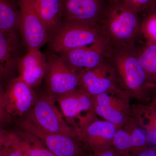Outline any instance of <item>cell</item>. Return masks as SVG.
<instances>
[{
    "mask_svg": "<svg viewBox=\"0 0 156 156\" xmlns=\"http://www.w3.org/2000/svg\"><path fill=\"white\" fill-rule=\"evenodd\" d=\"M10 118L6 108L5 90L0 83V127Z\"/></svg>",
    "mask_w": 156,
    "mask_h": 156,
    "instance_id": "484cf974",
    "label": "cell"
},
{
    "mask_svg": "<svg viewBox=\"0 0 156 156\" xmlns=\"http://www.w3.org/2000/svg\"><path fill=\"white\" fill-rule=\"evenodd\" d=\"M136 54L149 82L156 87V44L147 41Z\"/></svg>",
    "mask_w": 156,
    "mask_h": 156,
    "instance_id": "ffe728a7",
    "label": "cell"
},
{
    "mask_svg": "<svg viewBox=\"0 0 156 156\" xmlns=\"http://www.w3.org/2000/svg\"><path fill=\"white\" fill-rule=\"evenodd\" d=\"M78 88L92 96L120 89L113 66L103 62L97 67L78 73Z\"/></svg>",
    "mask_w": 156,
    "mask_h": 156,
    "instance_id": "30bf717a",
    "label": "cell"
},
{
    "mask_svg": "<svg viewBox=\"0 0 156 156\" xmlns=\"http://www.w3.org/2000/svg\"><path fill=\"white\" fill-rule=\"evenodd\" d=\"M126 6L136 13L146 12L154 5L153 0H121Z\"/></svg>",
    "mask_w": 156,
    "mask_h": 156,
    "instance_id": "d4e9b609",
    "label": "cell"
},
{
    "mask_svg": "<svg viewBox=\"0 0 156 156\" xmlns=\"http://www.w3.org/2000/svg\"><path fill=\"white\" fill-rule=\"evenodd\" d=\"M44 79L47 93L56 99L79 85L78 73L70 68L61 56H52L48 61Z\"/></svg>",
    "mask_w": 156,
    "mask_h": 156,
    "instance_id": "9c48e42d",
    "label": "cell"
},
{
    "mask_svg": "<svg viewBox=\"0 0 156 156\" xmlns=\"http://www.w3.org/2000/svg\"><path fill=\"white\" fill-rule=\"evenodd\" d=\"M5 94L7 112L10 117L26 116L37 98L33 89L19 76L10 82Z\"/></svg>",
    "mask_w": 156,
    "mask_h": 156,
    "instance_id": "7c38bea8",
    "label": "cell"
},
{
    "mask_svg": "<svg viewBox=\"0 0 156 156\" xmlns=\"http://www.w3.org/2000/svg\"><path fill=\"white\" fill-rule=\"evenodd\" d=\"M19 41L16 33L0 30V78L18 64L20 59Z\"/></svg>",
    "mask_w": 156,
    "mask_h": 156,
    "instance_id": "2e32d148",
    "label": "cell"
},
{
    "mask_svg": "<svg viewBox=\"0 0 156 156\" xmlns=\"http://www.w3.org/2000/svg\"><path fill=\"white\" fill-rule=\"evenodd\" d=\"M112 2H116L120 1V0H112Z\"/></svg>",
    "mask_w": 156,
    "mask_h": 156,
    "instance_id": "4dcf8cb0",
    "label": "cell"
},
{
    "mask_svg": "<svg viewBox=\"0 0 156 156\" xmlns=\"http://www.w3.org/2000/svg\"><path fill=\"white\" fill-rule=\"evenodd\" d=\"M19 30L28 50H39L48 41L49 33L37 12L33 0H19Z\"/></svg>",
    "mask_w": 156,
    "mask_h": 156,
    "instance_id": "ba28073f",
    "label": "cell"
},
{
    "mask_svg": "<svg viewBox=\"0 0 156 156\" xmlns=\"http://www.w3.org/2000/svg\"><path fill=\"white\" fill-rule=\"evenodd\" d=\"M104 20L108 40L122 48H129L141 33L138 13L121 1L113 2L105 12Z\"/></svg>",
    "mask_w": 156,
    "mask_h": 156,
    "instance_id": "7a4b0ae2",
    "label": "cell"
},
{
    "mask_svg": "<svg viewBox=\"0 0 156 156\" xmlns=\"http://www.w3.org/2000/svg\"><path fill=\"white\" fill-rule=\"evenodd\" d=\"M141 23V32L147 41L156 44V5L145 12Z\"/></svg>",
    "mask_w": 156,
    "mask_h": 156,
    "instance_id": "7402d4cb",
    "label": "cell"
},
{
    "mask_svg": "<svg viewBox=\"0 0 156 156\" xmlns=\"http://www.w3.org/2000/svg\"><path fill=\"white\" fill-rule=\"evenodd\" d=\"M62 2L65 20L95 26L100 17L101 0H62Z\"/></svg>",
    "mask_w": 156,
    "mask_h": 156,
    "instance_id": "9a60e30c",
    "label": "cell"
},
{
    "mask_svg": "<svg viewBox=\"0 0 156 156\" xmlns=\"http://www.w3.org/2000/svg\"><path fill=\"white\" fill-rule=\"evenodd\" d=\"M0 156H25L12 138L10 132H8L5 143L0 150Z\"/></svg>",
    "mask_w": 156,
    "mask_h": 156,
    "instance_id": "cb8c5ba5",
    "label": "cell"
},
{
    "mask_svg": "<svg viewBox=\"0 0 156 156\" xmlns=\"http://www.w3.org/2000/svg\"><path fill=\"white\" fill-rule=\"evenodd\" d=\"M10 133L25 156H56L37 138L22 129Z\"/></svg>",
    "mask_w": 156,
    "mask_h": 156,
    "instance_id": "ac0fdd59",
    "label": "cell"
},
{
    "mask_svg": "<svg viewBox=\"0 0 156 156\" xmlns=\"http://www.w3.org/2000/svg\"><path fill=\"white\" fill-rule=\"evenodd\" d=\"M62 115L74 128L75 119H79L82 113L92 112L93 96L79 88L61 95L56 99Z\"/></svg>",
    "mask_w": 156,
    "mask_h": 156,
    "instance_id": "4fadbf2b",
    "label": "cell"
},
{
    "mask_svg": "<svg viewBox=\"0 0 156 156\" xmlns=\"http://www.w3.org/2000/svg\"><path fill=\"white\" fill-rule=\"evenodd\" d=\"M19 0H0V30L16 33L19 30Z\"/></svg>",
    "mask_w": 156,
    "mask_h": 156,
    "instance_id": "d6986e66",
    "label": "cell"
},
{
    "mask_svg": "<svg viewBox=\"0 0 156 156\" xmlns=\"http://www.w3.org/2000/svg\"><path fill=\"white\" fill-rule=\"evenodd\" d=\"M144 128L146 131L153 136L156 143V108H152L144 105L142 111Z\"/></svg>",
    "mask_w": 156,
    "mask_h": 156,
    "instance_id": "603a6c76",
    "label": "cell"
},
{
    "mask_svg": "<svg viewBox=\"0 0 156 156\" xmlns=\"http://www.w3.org/2000/svg\"><path fill=\"white\" fill-rule=\"evenodd\" d=\"M112 147L118 156H129L130 153L132 154L131 135L125 126L117 129Z\"/></svg>",
    "mask_w": 156,
    "mask_h": 156,
    "instance_id": "44dd1931",
    "label": "cell"
},
{
    "mask_svg": "<svg viewBox=\"0 0 156 156\" xmlns=\"http://www.w3.org/2000/svg\"><path fill=\"white\" fill-rule=\"evenodd\" d=\"M8 136V132L3 131L0 127V150L5 143Z\"/></svg>",
    "mask_w": 156,
    "mask_h": 156,
    "instance_id": "f1b7e54d",
    "label": "cell"
},
{
    "mask_svg": "<svg viewBox=\"0 0 156 156\" xmlns=\"http://www.w3.org/2000/svg\"><path fill=\"white\" fill-rule=\"evenodd\" d=\"M20 128L37 138L56 156H88L87 150L78 138L43 130L26 117L19 123Z\"/></svg>",
    "mask_w": 156,
    "mask_h": 156,
    "instance_id": "52a82bcc",
    "label": "cell"
},
{
    "mask_svg": "<svg viewBox=\"0 0 156 156\" xmlns=\"http://www.w3.org/2000/svg\"><path fill=\"white\" fill-rule=\"evenodd\" d=\"M18 76L32 88L39 86L44 79L48 66L45 55L37 49L28 50L18 61Z\"/></svg>",
    "mask_w": 156,
    "mask_h": 156,
    "instance_id": "5bb4252c",
    "label": "cell"
},
{
    "mask_svg": "<svg viewBox=\"0 0 156 156\" xmlns=\"http://www.w3.org/2000/svg\"><path fill=\"white\" fill-rule=\"evenodd\" d=\"M56 101L48 93L37 97L32 108L25 117L45 131L79 138L74 128L66 122L55 105Z\"/></svg>",
    "mask_w": 156,
    "mask_h": 156,
    "instance_id": "5b68a950",
    "label": "cell"
},
{
    "mask_svg": "<svg viewBox=\"0 0 156 156\" xmlns=\"http://www.w3.org/2000/svg\"><path fill=\"white\" fill-rule=\"evenodd\" d=\"M134 156H156V150L154 148H147L134 155Z\"/></svg>",
    "mask_w": 156,
    "mask_h": 156,
    "instance_id": "83f0119b",
    "label": "cell"
},
{
    "mask_svg": "<svg viewBox=\"0 0 156 156\" xmlns=\"http://www.w3.org/2000/svg\"><path fill=\"white\" fill-rule=\"evenodd\" d=\"M130 98L122 89L98 94L93 96L92 112L119 128L125 125L132 115Z\"/></svg>",
    "mask_w": 156,
    "mask_h": 156,
    "instance_id": "8992f818",
    "label": "cell"
},
{
    "mask_svg": "<svg viewBox=\"0 0 156 156\" xmlns=\"http://www.w3.org/2000/svg\"><path fill=\"white\" fill-rule=\"evenodd\" d=\"M104 37L95 26L65 19L52 34L50 45L60 53L90 46Z\"/></svg>",
    "mask_w": 156,
    "mask_h": 156,
    "instance_id": "3957f363",
    "label": "cell"
},
{
    "mask_svg": "<svg viewBox=\"0 0 156 156\" xmlns=\"http://www.w3.org/2000/svg\"><path fill=\"white\" fill-rule=\"evenodd\" d=\"M88 156H118L112 147L91 153Z\"/></svg>",
    "mask_w": 156,
    "mask_h": 156,
    "instance_id": "4316f807",
    "label": "cell"
},
{
    "mask_svg": "<svg viewBox=\"0 0 156 156\" xmlns=\"http://www.w3.org/2000/svg\"><path fill=\"white\" fill-rule=\"evenodd\" d=\"M78 121L74 129L87 150L92 153L112 147L116 126L92 112L81 116Z\"/></svg>",
    "mask_w": 156,
    "mask_h": 156,
    "instance_id": "277c9868",
    "label": "cell"
},
{
    "mask_svg": "<svg viewBox=\"0 0 156 156\" xmlns=\"http://www.w3.org/2000/svg\"><path fill=\"white\" fill-rule=\"evenodd\" d=\"M88 156H89V155H88Z\"/></svg>",
    "mask_w": 156,
    "mask_h": 156,
    "instance_id": "d6a6232c",
    "label": "cell"
},
{
    "mask_svg": "<svg viewBox=\"0 0 156 156\" xmlns=\"http://www.w3.org/2000/svg\"><path fill=\"white\" fill-rule=\"evenodd\" d=\"M153 1L154 3L156 5V0H153Z\"/></svg>",
    "mask_w": 156,
    "mask_h": 156,
    "instance_id": "1f68e13d",
    "label": "cell"
},
{
    "mask_svg": "<svg viewBox=\"0 0 156 156\" xmlns=\"http://www.w3.org/2000/svg\"><path fill=\"white\" fill-rule=\"evenodd\" d=\"M148 106L152 108H156V94L154 95L151 100L150 101L148 104L147 105Z\"/></svg>",
    "mask_w": 156,
    "mask_h": 156,
    "instance_id": "f546056e",
    "label": "cell"
},
{
    "mask_svg": "<svg viewBox=\"0 0 156 156\" xmlns=\"http://www.w3.org/2000/svg\"><path fill=\"white\" fill-rule=\"evenodd\" d=\"M35 7L47 28L53 34L61 24L63 17L62 0H33Z\"/></svg>",
    "mask_w": 156,
    "mask_h": 156,
    "instance_id": "e0dca14e",
    "label": "cell"
},
{
    "mask_svg": "<svg viewBox=\"0 0 156 156\" xmlns=\"http://www.w3.org/2000/svg\"><path fill=\"white\" fill-rule=\"evenodd\" d=\"M108 43L104 37L90 46L62 53L61 57L71 69L78 73L97 67L103 62Z\"/></svg>",
    "mask_w": 156,
    "mask_h": 156,
    "instance_id": "8fae6325",
    "label": "cell"
},
{
    "mask_svg": "<svg viewBox=\"0 0 156 156\" xmlns=\"http://www.w3.org/2000/svg\"><path fill=\"white\" fill-rule=\"evenodd\" d=\"M113 58V67L121 88L131 98L147 105L152 99L151 90L155 87L148 80L136 53L130 48H120Z\"/></svg>",
    "mask_w": 156,
    "mask_h": 156,
    "instance_id": "6da1fadb",
    "label": "cell"
}]
</instances>
